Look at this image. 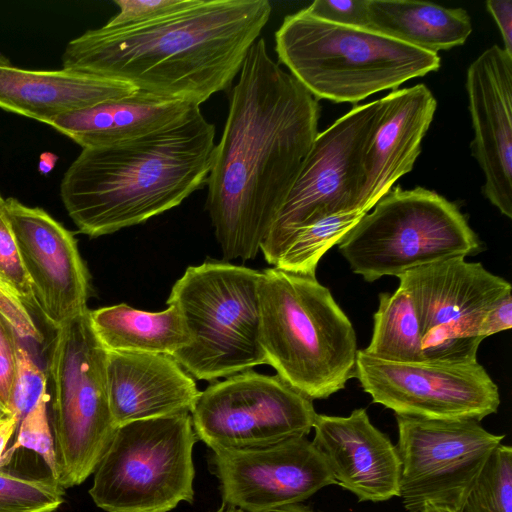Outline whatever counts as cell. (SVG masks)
Listing matches in <instances>:
<instances>
[{"label": "cell", "mask_w": 512, "mask_h": 512, "mask_svg": "<svg viewBox=\"0 0 512 512\" xmlns=\"http://www.w3.org/2000/svg\"><path fill=\"white\" fill-rule=\"evenodd\" d=\"M320 106L259 38L231 90L207 178V210L224 260L254 259L317 136Z\"/></svg>", "instance_id": "1"}, {"label": "cell", "mask_w": 512, "mask_h": 512, "mask_svg": "<svg viewBox=\"0 0 512 512\" xmlns=\"http://www.w3.org/2000/svg\"><path fill=\"white\" fill-rule=\"evenodd\" d=\"M271 11L268 0H198L143 25L90 29L68 42L62 68L200 105L230 88Z\"/></svg>", "instance_id": "2"}, {"label": "cell", "mask_w": 512, "mask_h": 512, "mask_svg": "<svg viewBox=\"0 0 512 512\" xmlns=\"http://www.w3.org/2000/svg\"><path fill=\"white\" fill-rule=\"evenodd\" d=\"M215 146V126L200 112L141 138L83 148L63 175L62 202L92 238L144 223L206 185Z\"/></svg>", "instance_id": "3"}, {"label": "cell", "mask_w": 512, "mask_h": 512, "mask_svg": "<svg viewBox=\"0 0 512 512\" xmlns=\"http://www.w3.org/2000/svg\"><path fill=\"white\" fill-rule=\"evenodd\" d=\"M260 343L267 365L311 400L326 399L355 375L353 325L316 276L261 271Z\"/></svg>", "instance_id": "4"}, {"label": "cell", "mask_w": 512, "mask_h": 512, "mask_svg": "<svg viewBox=\"0 0 512 512\" xmlns=\"http://www.w3.org/2000/svg\"><path fill=\"white\" fill-rule=\"evenodd\" d=\"M280 63L317 100L353 103L437 71L438 54L369 28L323 21L305 9L275 32Z\"/></svg>", "instance_id": "5"}, {"label": "cell", "mask_w": 512, "mask_h": 512, "mask_svg": "<svg viewBox=\"0 0 512 512\" xmlns=\"http://www.w3.org/2000/svg\"><path fill=\"white\" fill-rule=\"evenodd\" d=\"M261 271L228 262L189 266L166 301L175 305L190 334L172 357L191 376L206 381L267 364L260 343Z\"/></svg>", "instance_id": "6"}, {"label": "cell", "mask_w": 512, "mask_h": 512, "mask_svg": "<svg viewBox=\"0 0 512 512\" xmlns=\"http://www.w3.org/2000/svg\"><path fill=\"white\" fill-rule=\"evenodd\" d=\"M351 270L367 282L482 251L459 208L422 187L391 188L338 243Z\"/></svg>", "instance_id": "7"}, {"label": "cell", "mask_w": 512, "mask_h": 512, "mask_svg": "<svg viewBox=\"0 0 512 512\" xmlns=\"http://www.w3.org/2000/svg\"><path fill=\"white\" fill-rule=\"evenodd\" d=\"M106 353L92 330L89 310L55 330L48 374L56 481L63 489L83 483L95 471L117 429L108 401Z\"/></svg>", "instance_id": "8"}, {"label": "cell", "mask_w": 512, "mask_h": 512, "mask_svg": "<svg viewBox=\"0 0 512 512\" xmlns=\"http://www.w3.org/2000/svg\"><path fill=\"white\" fill-rule=\"evenodd\" d=\"M197 439L190 413L118 426L94 471L91 498L107 512H169L192 503Z\"/></svg>", "instance_id": "9"}, {"label": "cell", "mask_w": 512, "mask_h": 512, "mask_svg": "<svg viewBox=\"0 0 512 512\" xmlns=\"http://www.w3.org/2000/svg\"><path fill=\"white\" fill-rule=\"evenodd\" d=\"M382 110V98L355 105L317 134L260 245L268 264L274 266L284 243L296 230L332 215L364 213V157Z\"/></svg>", "instance_id": "10"}, {"label": "cell", "mask_w": 512, "mask_h": 512, "mask_svg": "<svg viewBox=\"0 0 512 512\" xmlns=\"http://www.w3.org/2000/svg\"><path fill=\"white\" fill-rule=\"evenodd\" d=\"M190 415L212 451L253 449L307 436L317 413L312 400L278 375L246 370L200 391Z\"/></svg>", "instance_id": "11"}, {"label": "cell", "mask_w": 512, "mask_h": 512, "mask_svg": "<svg viewBox=\"0 0 512 512\" xmlns=\"http://www.w3.org/2000/svg\"><path fill=\"white\" fill-rule=\"evenodd\" d=\"M398 278L416 309L425 361L477 360L482 318L511 284L465 257L420 266Z\"/></svg>", "instance_id": "12"}, {"label": "cell", "mask_w": 512, "mask_h": 512, "mask_svg": "<svg viewBox=\"0 0 512 512\" xmlns=\"http://www.w3.org/2000/svg\"><path fill=\"white\" fill-rule=\"evenodd\" d=\"M395 418L404 507L418 512L431 503L460 511L481 468L505 436L488 432L474 419Z\"/></svg>", "instance_id": "13"}, {"label": "cell", "mask_w": 512, "mask_h": 512, "mask_svg": "<svg viewBox=\"0 0 512 512\" xmlns=\"http://www.w3.org/2000/svg\"><path fill=\"white\" fill-rule=\"evenodd\" d=\"M355 378L372 401L395 415L481 421L497 412L498 386L477 360L393 362L358 350Z\"/></svg>", "instance_id": "14"}, {"label": "cell", "mask_w": 512, "mask_h": 512, "mask_svg": "<svg viewBox=\"0 0 512 512\" xmlns=\"http://www.w3.org/2000/svg\"><path fill=\"white\" fill-rule=\"evenodd\" d=\"M212 452L210 465L223 505L244 512H274L336 484L307 436L262 448Z\"/></svg>", "instance_id": "15"}, {"label": "cell", "mask_w": 512, "mask_h": 512, "mask_svg": "<svg viewBox=\"0 0 512 512\" xmlns=\"http://www.w3.org/2000/svg\"><path fill=\"white\" fill-rule=\"evenodd\" d=\"M6 200V211L35 300L55 330L87 312L89 274L73 234L39 207Z\"/></svg>", "instance_id": "16"}, {"label": "cell", "mask_w": 512, "mask_h": 512, "mask_svg": "<svg viewBox=\"0 0 512 512\" xmlns=\"http://www.w3.org/2000/svg\"><path fill=\"white\" fill-rule=\"evenodd\" d=\"M466 90L483 194L512 218V56L498 45L484 50L468 67Z\"/></svg>", "instance_id": "17"}, {"label": "cell", "mask_w": 512, "mask_h": 512, "mask_svg": "<svg viewBox=\"0 0 512 512\" xmlns=\"http://www.w3.org/2000/svg\"><path fill=\"white\" fill-rule=\"evenodd\" d=\"M313 444L336 484L359 501L399 496L401 466L396 446L370 421L365 409L349 416L317 414Z\"/></svg>", "instance_id": "18"}, {"label": "cell", "mask_w": 512, "mask_h": 512, "mask_svg": "<svg viewBox=\"0 0 512 512\" xmlns=\"http://www.w3.org/2000/svg\"><path fill=\"white\" fill-rule=\"evenodd\" d=\"M382 99L383 110L364 157V213L412 170L437 108L435 97L422 83L393 90Z\"/></svg>", "instance_id": "19"}, {"label": "cell", "mask_w": 512, "mask_h": 512, "mask_svg": "<svg viewBox=\"0 0 512 512\" xmlns=\"http://www.w3.org/2000/svg\"><path fill=\"white\" fill-rule=\"evenodd\" d=\"M105 369L109 407L117 427L190 413L200 394L191 375L165 354L107 351Z\"/></svg>", "instance_id": "20"}, {"label": "cell", "mask_w": 512, "mask_h": 512, "mask_svg": "<svg viewBox=\"0 0 512 512\" xmlns=\"http://www.w3.org/2000/svg\"><path fill=\"white\" fill-rule=\"evenodd\" d=\"M136 91L127 82L79 70L20 68L0 55V108L46 124L61 114Z\"/></svg>", "instance_id": "21"}, {"label": "cell", "mask_w": 512, "mask_h": 512, "mask_svg": "<svg viewBox=\"0 0 512 512\" xmlns=\"http://www.w3.org/2000/svg\"><path fill=\"white\" fill-rule=\"evenodd\" d=\"M200 105L141 90L122 98L61 114L48 125L83 148L134 140L179 125Z\"/></svg>", "instance_id": "22"}, {"label": "cell", "mask_w": 512, "mask_h": 512, "mask_svg": "<svg viewBox=\"0 0 512 512\" xmlns=\"http://www.w3.org/2000/svg\"><path fill=\"white\" fill-rule=\"evenodd\" d=\"M368 28L418 49L438 54L466 42L468 13L425 1L368 0Z\"/></svg>", "instance_id": "23"}, {"label": "cell", "mask_w": 512, "mask_h": 512, "mask_svg": "<svg viewBox=\"0 0 512 512\" xmlns=\"http://www.w3.org/2000/svg\"><path fill=\"white\" fill-rule=\"evenodd\" d=\"M92 330L107 351L173 356L191 342L181 312L175 305L148 312L125 303L89 310Z\"/></svg>", "instance_id": "24"}, {"label": "cell", "mask_w": 512, "mask_h": 512, "mask_svg": "<svg viewBox=\"0 0 512 512\" xmlns=\"http://www.w3.org/2000/svg\"><path fill=\"white\" fill-rule=\"evenodd\" d=\"M372 332L369 345L363 349L366 354L393 362L425 361L416 309L403 287L379 295Z\"/></svg>", "instance_id": "25"}, {"label": "cell", "mask_w": 512, "mask_h": 512, "mask_svg": "<svg viewBox=\"0 0 512 512\" xmlns=\"http://www.w3.org/2000/svg\"><path fill=\"white\" fill-rule=\"evenodd\" d=\"M364 214H336L296 230L284 243L274 267L294 274L315 276L322 256L338 244Z\"/></svg>", "instance_id": "26"}, {"label": "cell", "mask_w": 512, "mask_h": 512, "mask_svg": "<svg viewBox=\"0 0 512 512\" xmlns=\"http://www.w3.org/2000/svg\"><path fill=\"white\" fill-rule=\"evenodd\" d=\"M459 512H512V448L500 443L489 455Z\"/></svg>", "instance_id": "27"}, {"label": "cell", "mask_w": 512, "mask_h": 512, "mask_svg": "<svg viewBox=\"0 0 512 512\" xmlns=\"http://www.w3.org/2000/svg\"><path fill=\"white\" fill-rule=\"evenodd\" d=\"M64 489L49 477H27L0 470V512H54Z\"/></svg>", "instance_id": "28"}, {"label": "cell", "mask_w": 512, "mask_h": 512, "mask_svg": "<svg viewBox=\"0 0 512 512\" xmlns=\"http://www.w3.org/2000/svg\"><path fill=\"white\" fill-rule=\"evenodd\" d=\"M49 399L50 395L45 392L32 410L22 419L14 443L5 450L0 460V468L11 461L18 449L26 448L42 457L50 475L56 480L57 467L54 440L47 413Z\"/></svg>", "instance_id": "29"}, {"label": "cell", "mask_w": 512, "mask_h": 512, "mask_svg": "<svg viewBox=\"0 0 512 512\" xmlns=\"http://www.w3.org/2000/svg\"><path fill=\"white\" fill-rule=\"evenodd\" d=\"M0 281L15 293L27 308L39 309L31 283L22 264L14 232L0 194Z\"/></svg>", "instance_id": "30"}, {"label": "cell", "mask_w": 512, "mask_h": 512, "mask_svg": "<svg viewBox=\"0 0 512 512\" xmlns=\"http://www.w3.org/2000/svg\"><path fill=\"white\" fill-rule=\"evenodd\" d=\"M47 392V376L25 347L18 345L17 366L8 409L18 423Z\"/></svg>", "instance_id": "31"}, {"label": "cell", "mask_w": 512, "mask_h": 512, "mask_svg": "<svg viewBox=\"0 0 512 512\" xmlns=\"http://www.w3.org/2000/svg\"><path fill=\"white\" fill-rule=\"evenodd\" d=\"M198 0H115L119 12L105 25L106 28H127L154 22L187 9Z\"/></svg>", "instance_id": "32"}, {"label": "cell", "mask_w": 512, "mask_h": 512, "mask_svg": "<svg viewBox=\"0 0 512 512\" xmlns=\"http://www.w3.org/2000/svg\"><path fill=\"white\" fill-rule=\"evenodd\" d=\"M304 9L329 23L368 28V0H316Z\"/></svg>", "instance_id": "33"}, {"label": "cell", "mask_w": 512, "mask_h": 512, "mask_svg": "<svg viewBox=\"0 0 512 512\" xmlns=\"http://www.w3.org/2000/svg\"><path fill=\"white\" fill-rule=\"evenodd\" d=\"M0 316L18 338L41 342L42 334L34 324L25 304L0 281Z\"/></svg>", "instance_id": "34"}, {"label": "cell", "mask_w": 512, "mask_h": 512, "mask_svg": "<svg viewBox=\"0 0 512 512\" xmlns=\"http://www.w3.org/2000/svg\"><path fill=\"white\" fill-rule=\"evenodd\" d=\"M17 338L13 329L0 316V401L7 408L17 366Z\"/></svg>", "instance_id": "35"}, {"label": "cell", "mask_w": 512, "mask_h": 512, "mask_svg": "<svg viewBox=\"0 0 512 512\" xmlns=\"http://www.w3.org/2000/svg\"><path fill=\"white\" fill-rule=\"evenodd\" d=\"M512 296L511 291L501 296L486 311L479 326V337H486L511 329Z\"/></svg>", "instance_id": "36"}, {"label": "cell", "mask_w": 512, "mask_h": 512, "mask_svg": "<svg viewBox=\"0 0 512 512\" xmlns=\"http://www.w3.org/2000/svg\"><path fill=\"white\" fill-rule=\"evenodd\" d=\"M486 7L497 23L504 44L503 49L512 56V1L488 0Z\"/></svg>", "instance_id": "37"}, {"label": "cell", "mask_w": 512, "mask_h": 512, "mask_svg": "<svg viewBox=\"0 0 512 512\" xmlns=\"http://www.w3.org/2000/svg\"><path fill=\"white\" fill-rule=\"evenodd\" d=\"M18 426L19 423L15 417H12L9 420L0 423V460L6 450L8 441L10 440Z\"/></svg>", "instance_id": "38"}, {"label": "cell", "mask_w": 512, "mask_h": 512, "mask_svg": "<svg viewBox=\"0 0 512 512\" xmlns=\"http://www.w3.org/2000/svg\"><path fill=\"white\" fill-rule=\"evenodd\" d=\"M57 159L58 157L52 152H43L39 157L38 171L43 175H47L55 167Z\"/></svg>", "instance_id": "39"}, {"label": "cell", "mask_w": 512, "mask_h": 512, "mask_svg": "<svg viewBox=\"0 0 512 512\" xmlns=\"http://www.w3.org/2000/svg\"><path fill=\"white\" fill-rule=\"evenodd\" d=\"M418 512H459L449 506L440 504H426Z\"/></svg>", "instance_id": "40"}, {"label": "cell", "mask_w": 512, "mask_h": 512, "mask_svg": "<svg viewBox=\"0 0 512 512\" xmlns=\"http://www.w3.org/2000/svg\"><path fill=\"white\" fill-rule=\"evenodd\" d=\"M274 512H315V511H313L310 507L299 503V504L286 506V507L279 509L277 511H274Z\"/></svg>", "instance_id": "41"}, {"label": "cell", "mask_w": 512, "mask_h": 512, "mask_svg": "<svg viewBox=\"0 0 512 512\" xmlns=\"http://www.w3.org/2000/svg\"><path fill=\"white\" fill-rule=\"evenodd\" d=\"M11 412L8 408L0 401V423L5 422L12 418Z\"/></svg>", "instance_id": "42"}, {"label": "cell", "mask_w": 512, "mask_h": 512, "mask_svg": "<svg viewBox=\"0 0 512 512\" xmlns=\"http://www.w3.org/2000/svg\"><path fill=\"white\" fill-rule=\"evenodd\" d=\"M215 512H244V511H242L238 508H235V507L223 505L221 508H219Z\"/></svg>", "instance_id": "43"}]
</instances>
